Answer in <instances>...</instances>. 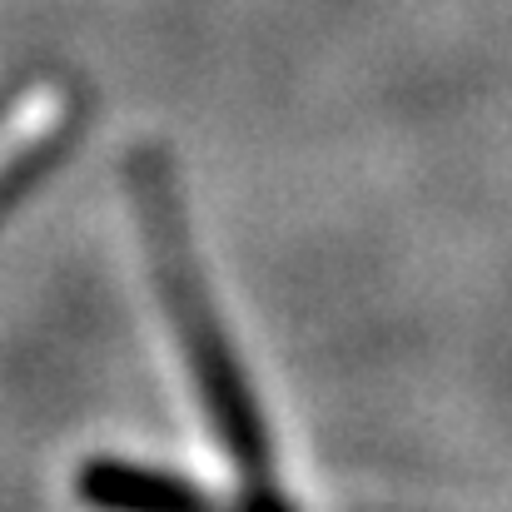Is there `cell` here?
I'll use <instances>...</instances> for the list:
<instances>
[{
	"instance_id": "obj_2",
	"label": "cell",
	"mask_w": 512,
	"mask_h": 512,
	"mask_svg": "<svg viewBox=\"0 0 512 512\" xmlns=\"http://www.w3.org/2000/svg\"><path fill=\"white\" fill-rule=\"evenodd\" d=\"M20 100L25 80L0 90V219L20 204L30 184H40V174L60 160L65 140L75 135V115L60 90H40L35 115H20Z\"/></svg>"
},
{
	"instance_id": "obj_1",
	"label": "cell",
	"mask_w": 512,
	"mask_h": 512,
	"mask_svg": "<svg viewBox=\"0 0 512 512\" xmlns=\"http://www.w3.org/2000/svg\"><path fill=\"white\" fill-rule=\"evenodd\" d=\"M125 179H130L140 244L150 254V279H155V294L170 314V334L179 343L184 373L194 383V398L204 408V423H209L219 453L239 473V503L244 508H294V498L279 488V458H274L269 418L254 398V383H249L239 348L219 319L199 249L189 239V219H184V204H179L170 155L160 145H135Z\"/></svg>"
},
{
	"instance_id": "obj_3",
	"label": "cell",
	"mask_w": 512,
	"mask_h": 512,
	"mask_svg": "<svg viewBox=\"0 0 512 512\" xmlns=\"http://www.w3.org/2000/svg\"><path fill=\"white\" fill-rule=\"evenodd\" d=\"M80 503L105 512H179V508H209L214 498L179 478L170 468L130 463V458H90L75 478Z\"/></svg>"
}]
</instances>
